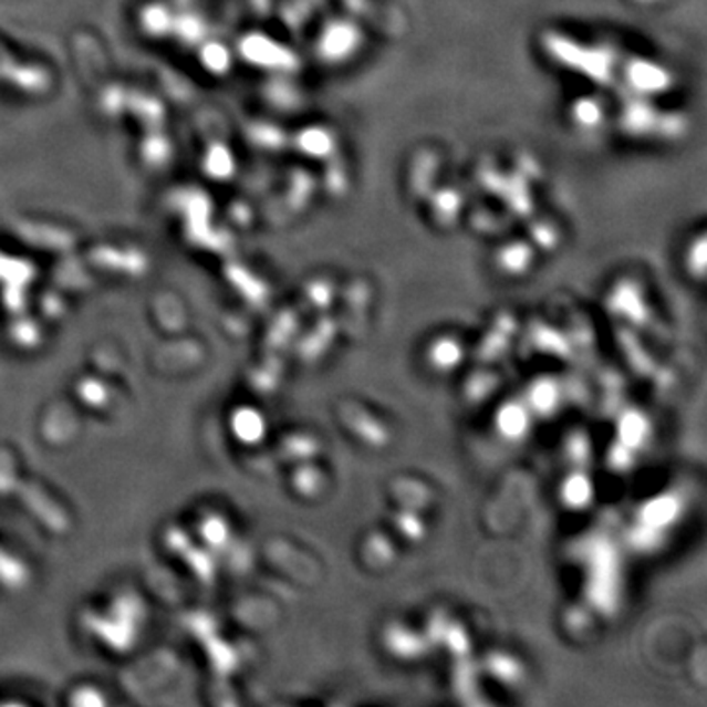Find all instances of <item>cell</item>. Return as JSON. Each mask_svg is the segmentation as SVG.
<instances>
[{
  "mask_svg": "<svg viewBox=\"0 0 707 707\" xmlns=\"http://www.w3.org/2000/svg\"><path fill=\"white\" fill-rule=\"evenodd\" d=\"M499 428L506 437H521L527 430V413L519 405H507L499 415Z\"/></svg>",
  "mask_w": 707,
  "mask_h": 707,
  "instance_id": "cell-1",
  "label": "cell"
},
{
  "mask_svg": "<svg viewBox=\"0 0 707 707\" xmlns=\"http://www.w3.org/2000/svg\"><path fill=\"white\" fill-rule=\"evenodd\" d=\"M460 358V350L455 344H438L435 349V360L438 366H455Z\"/></svg>",
  "mask_w": 707,
  "mask_h": 707,
  "instance_id": "cell-3",
  "label": "cell"
},
{
  "mask_svg": "<svg viewBox=\"0 0 707 707\" xmlns=\"http://www.w3.org/2000/svg\"><path fill=\"white\" fill-rule=\"evenodd\" d=\"M539 392H541L542 395H534V403H537V405H541V407H547V409L552 407V403H554V389L549 387V385H541V387H539Z\"/></svg>",
  "mask_w": 707,
  "mask_h": 707,
  "instance_id": "cell-5",
  "label": "cell"
},
{
  "mask_svg": "<svg viewBox=\"0 0 707 707\" xmlns=\"http://www.w3.org/2000/svg\"><path fill=\"white\" fill-rule=\"evenodd\" d=\"M623 428L627 430V435H625V438H628L627 443H638L637 433L643 437V430H645L643 423H641V419L635 417V415L628 417V425H625Z\"/></svg>",
  "mask_w": 707,
  "mask_h": 707,
  "instance_id": "cell-4",
  "label": "cell"
},
{
  "mask_svg": "<svg viewBox=\"0 0 707 707\" xmlns=\"http://www.w3.org/2000/svg\"><path fill=\"white\" fill-rule=\"evenodd\" d=\"M590 498V484L584 478H574L568 484L566 499L572 501L574 506H584Z\"/></svg>",
  "mask_w": 707,
  "mask_h": 707,
  "instance_id": "cell-2",
  "label": "cell"
}]
</instances>
